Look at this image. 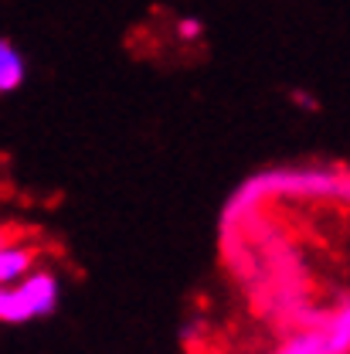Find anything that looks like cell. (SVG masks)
Wrapping results in <instances>:
<instances>
[{"label":"cell","instance_id":"4","mask_svg":"<svg viewBox=\"0 0 350 354\" xmlns=\"http://www.w3.org/2000/svg\"><path fill=\"white\" fill-rule=\"evenodd\" d=\"M316 327L323 334L327 354H350V300L340 304L330 317H323Z\"/></svg>","mask_w":350,"mask_h":354},{"label":"cell","instance_id":"3","mask_svg":"<svg viewBox=\"0 0 350 354\" xmlns=\"http://www.w3.org/2000/svg\"><path fill=\"white\" fill-rule=\"evenodd\" d=\"M35 269V249L24 245V242H10L3 239L0 242V286L7 283H17L24 272Z\"/></svg>","mask_w":350,"mask_h":354},{"label":"cell","instance_id":"8","mask_svg":"<svg viewBox=\"0 0 350 354\" xmlns=\"http://www.w3.org/2000/svg\"><path fill=\"white\" fill-rule=\"evenodd\" d=\"M3 239H7V232H3V228H0V242H3Z\"/></svg>","mask_w":350,"mask_h":354},{"label":"cell","instance_id":"1","mask_svg":"<svg viewBox=\"0 0 350 354\" xmlns=\"http://www.w3.org/2000/svg\"><path fill=\"white\" fill-rule=\"evenodd\" d=\"M344 198L350 201V177L333 171V167H289V171H269L252 180H245L231 205H228V218H235L238 212L252 208L255 201L265 198Z\"/></svg>","mask_w":350,"mask_h":354},{"label":"cell","instance_id":"5","mask_svg":"<svg viewBox=\"0 0 350 354\" xmlns=\"http://www.w3.org/2000/svg\"><path fill=\"white\" fill-rule=\"evenodd\" d=\"M24 79H28V62H24V55L7 41V38H0V95L17 92V88L24 86Z\"/></svg>","mask_w":350,"mask_h":354},{"label":"cell","instance_id":"2","mask_svg":"<svg viewBox=\"0 0 350 354\" xmlns=\"http://www.w3.org/2000/svg\"><path fill=\"white\" fill-rule=\"evenodd\" d=\"M61 300V283L48 269H31L17 283L0 286V324H28L55 313Z\"/></svg>","mask_w":350,"mask_h":354},{"label":"cell","instance_id":"7","mask_svg":"<svg viewBox=\"0 0 350 354\" xmlns=\"http://www.w3.org/2000/svg\"><path fill=\"white\" fill-rule=\"evenodd\" d=\"M204 35V21H197V17H180L177 21V38L180 41H197Z\"/></svg>","mask_w":350,"mask_h":354},{"label":"cell","instance_id":"6","mask_svg":"<svg viewBox=\"0 0 350 354\" xmlns=\"http://www.w3.org/2000/svg\"><path fill=\"white\" fill-rule=\"evenodd\" d=\"M269 354H327V344H323L320 327H307V330L293 334L289 341H282L275 351H269Z\"/></svg>","mask_w":350,"mask_h":354}]
</instances>
